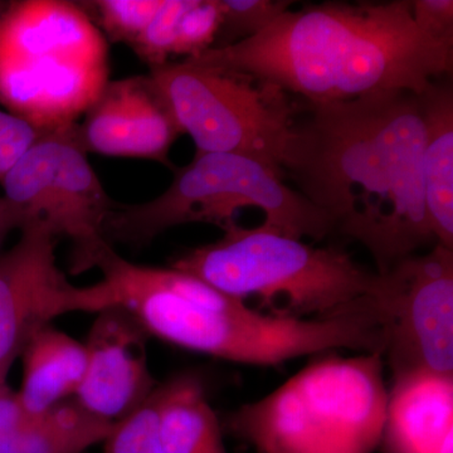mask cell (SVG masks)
I'll return each mask as SVG.
<instances>
[{
	"mask_svg": "<svg viewBox=\"0 0 453 453\" xmlns=\"http://www.w3.org/2000/svg\"><path fill=\"white\" fill-rule=\"evenodd\" d=\"M13 226H12L11 223L8 222V219H5L4 214L0 211V246H2L3 240H4L5 235L9 234V232L13 231Z\"/></svg>",
	"mask_w": 453,
	"mask_h": 453,
	"instance_id": "obj_27",
	"label": "cell"
},
{
	"mask_svg": "<svg viewBox=\"0 0 453 453\" xmlns=\"http://www.w3.org/2000/svg\"><path fill=\"white\" fill-rule=\"evenodd\" d=\"M418 95L390 91L309 105L281 170L333 231L371 253L380 275L434 241L426 214Z\"/></svg>",
	"mask_w": 453,
	"mask_h": 453,
	"instance_id": "obj_1",
	"label": "cell"
},
{
	"mask_svg": "<svg viewBox=\"0 0 453 453\" xmlns=\"http://www.w3.org/2000/svg\"><path fill=\"white\" fill-rule=\"evenodd\" d=\"M186 61L324 105L380 92L421 94L451 73L453 38L423 32L411 0L326 2L285 12L255 37Z\"/></svg>",
	"mask_w": 453,
	"mask_h": 453,
	"instance_id": "obj_2",
	"label": "cell"
},
{
	"mask_svg": "<svg viewBox=\"0 0 453 453\" xmlns=\"http://www.w3.org/2000/svg\"><path fill=\"white\" fill-rule=\"evenodd\" d=\"M189 3L190 0H163L162 7L130 47L150 70L168 64L169 57L174 56L179 27Z\"/></svg>",
	"mask_w": 453,
	"mask_h": 453,
	"instance_id": "obj_22",
	"label": "cell"
},
{
	"mask_svg": "<svg viewBox=\"0 0 453 453\" xmlns=\"http://www.w3.org/2000/svg\"><path fill=\"white\" fill-rule=\"evenodd\" d=\"M388 395L380 353L327 356L241 405L222 428L257 453H372Z\"/></svg>",
	"mask_w": 453,
	"mask_h": 453,
	"instance_id": "obj_5",
	"label": "cell"
},
{
	"mask_svg": "<svg viewBox=\"0 0 453 453\" xmlns=\"http://www.w3.org/2000/svg\"><path fill=\"white\" fill-rule=\"evenodd\" d=\"M219 3L220 27L214 42L216 49L255 37L295 4L290 0H219Z\"/></svg>",
	"mask_w": 453,
	"mask_h": 453,
	"instance_id": "obj_19",
	"label": "cell"
},
{
	"mask_svg": "<svg viewBox=\"0 0 453 453\" xmlns=\"http://www.w3.org/2000/svg\"><path fill=\"white\" fill-rule=\"evenodd\" d=\"M425 140L423 192L429 229L436 244L453 250V89L438 80L418 94Z\"/></svg>",
	"mask_w": 453,
	"mask_h": 453,
	"instance_id": "obj_15",
	"label": "cell"
},
{
	"mask_svg": "<svg viewBox=\"0 0 453 453\" xmlns=\"http://www.w3.org/2000/svg\"><path fill=\"white\" fill-rule=\"evenodd\" d=\"M109 74L105 35L81 5L22 0L0 16V104L35 129L76 125Z\"/></svg>",
	"mask_w": 453,
	"mask_h": 453,
	"instance_id": "obj_6",
	"label": "cell"
},
{
	"mask_svg": "<svg viewBox=\"0 0 453 453\" xmlns=\"http://www.w3.org/2000/svg\"><path fill=\"white\" fill-rule=\"evenodd\" d=\"M380 446L381 453H453V375L393 380Z\"/></svg>",
	"mask_w": 453,
	"mask_h": 453,
	"instance_id": "obj_14",
	"label": "cell"
},
{
	"mask_svg": "<svg viewBox=\"0 0 453 453\" xmlns=\"http://www.w3.org/2000/svg\"><path fill=\"white\" fill-rule=\"evenodd\" d=\"M57 238L44 223H27L0 256V384L29 342L58 316L105 309L97 283L77 288L59 270Z\"/></svg>",
	"mask_w": 453,
	"mask_h": 453,
	"instance_id": "obj_11",
	"label": "cell"
},
{
	"mask_svg": "<svg viewBox=\"0 0 453 453\" xmlns=\"http://www.w3.org/2000/svg\"><path fill=\"white\" fill-rule=\"evenodd\" d=\"M150 338L127 309L112 305L98 311L83 342L88 366L74 399L111 425L139 410L159 386L149 366Z\"/></svg>",
	"mask_w": 453,
	"mask_h": 453,
	"instance_id": "obj_12",
	"label": "cell"
},
{
	"mask_svg": "<svg viewBox=\"0 0 453 453\" xmlns=\"http://www.w3.org/2000/svg\"><path fill=\"white\" fill-rule=\"evenodd\" d=\"M380 276L375 300L393 380L453 375V250L436 244Z\"/></svg>",
	"mask_w": 453,
	"mask_h": 453,
	"instance_id": "obj_10",
	"label": "cell"
},
{
	"mask_svg": "<svg viewBox=\"0 0 453 453\" xmlns=\"http://www.w3.org/2000/svg\"><path fill=\"white\" fill-rule=\"evenodd\" d=\"M76 127L44 131L0 181V210L14 229L42 222L71 241L73 273L94 266L107 242V217L118 204L89 164Z\"/></svg>",
	"mask_w": 453,
	"mask_h": 453,
	"instance_id": "obj_9",
	"label": "cell"
},
{
	"mask_svg": "<svg viewBox=\"0 0 453 453\" xmlns=\"http://www.w3.org/2000/svg\"><path fill=\"white\" fill-rule=\"evenodd\" d=\"M106 308L121 306L149 335L196 353L250 365H280L339 349L380 353V316L372 303L329 319L262 314L244 301L177 268L127 261L105 243L94 259Z\"/></svg>",
	"mask_w": 453,
	"mask_h": 453,
	"instance_id": "obj_3",
	"label": "cell"
},
{
	"mask_svg": "<svg viewBox=\"0 0 453 453\" xmlns=\"http://www.w3.org/2000/svg\"><path fill=\"white\" fill-rule=\"evenodd\" d=\"M111 423L88 412L74 398L29 416L12 453H85L103 443Z\"/></svg>",
	"mask_w": 453,
	"mask_h": 453,
	"instance_id": "obj_18",
	"label": "cell"
},
{
	"mask_svg": "<svg viewBox=\"0 0 453 453\" xmlns=\"http://www.w3.org/2000/svg\"><path fill=\"white\" fill-rule=\"evenodd\" d=\"M155 396L166 453H226L222 422L198 378L178 375L159 384Z\"/></svg>",
	"mask_w": 453,
	"mask_h": 453,
	"instance_id": "obj_17",
	"label": "cell"
},
{
	"mask_svg": "<svg viewBox=\"0 0 453 453\" xmlns=\"http://www.w3.org/2000/svg\"><path fill=\"white\" fill-rule=\"evenodd\" d=\"M5 7L7 5H4V3H0V16H2L3 12H4Z\"/></svg>",
	"mask_w": 453,
	"mask_h": 453,
	"instance_id": "obj_28",
	"label": "cell"
},
{
	"mask_svg": "<svg viewBox=\"0 0 453 453\" xmlns=\"http://www.w3.org/2000/svg\"><path fill=\"white\" fill-rule=\"evenodd\" d=\"M103 453H166L159 434L157 396L115 423L104 441Z\"/></svg>",
	"mask_w": 453,
	"mask_h": 453,
	"instance_id": "obj_21",
	"label": "cell"
},
{
	"mask_svg": "<svg viewBox=\"0 0 453 453\" xmlns=\"http://www.w3.org/2000/svg\"><path fill=\"white\" fill-rule=\"evenodd\" d=\"M43 133L13 113L0 110V181Z\"/></svg>",
	"mask_w": 453,
	"mask_h": 453,
	"instance_id": "obj_24",
	"label": "cell"
},
{
	"mask_svg": "<svg viewBox=\"0 0 453 453\" xmlns=\"http://www.w3.org/2000/svg\"><path fill=\"white\" fill-rule=\"evenodd\" d=\"M173 268L228 296H256L273 315L329 319L365 308L381 276L335 247H314L264 222L234 223L216 242L190 250Z\"/></svg>",
	"mask_w": 453,
	"mask_h": 453,
	"instance_id": "obj_4",
	"label": "cell"
},
{
	"mask_svg": "<svg viewBox=\"0 0 453 453\" xmlns=\"http://www.w3.org/2000/svg\"><path fill=\"white\" fill-rule=\"evenodd\" d=\"M149 76L196 154L244 155L282 173L297 115L282 89L186 59L151 68Z\"/></svg>",
	"mask_w": 453,
	"mask_h": 453,
	"instance_id": "obj_8",
	"label": "cell"
},
{
	"mask_svg": "<svg viewBox=\"0 0 453 453\" xmlns=\"http://www.w3.org/2000/svg\"><path fill=\"white\" fill-rule=\"evenodd\" d=\"M88 4L95 9L105 38L131 47L162 7L163 0H97Z\"/></svg>",
	"mask_w": 453,
	"mask_h": 453,
	"instance_id": "obj_20",
	"label": "cell"
},
{
	"mask_svg": "<svg viewBox=\"0 0 453 453\" xmlns=\"http://www.w3.org/2000/svg\"><path fill=\"white\" fill-rule=\"evenodd\" d=\"M76 130L86 153L165 165L170 149L183 135L149 74L109 81Z\"/></svg>",
	"mask_w": 453,
	"mask_h": 453,
	"instance_id": "obj_13",
	"label": "cell"
},
{
	"mask_svg": "<svg viewBox=\"0 0 453 453\" xmlns=\"http://www.w3.org/2000/svg\"><path fill=\"white\" fill-rule=\"evenodd\" d=\"M19 359L23 375L17 395L28 416H38L73 398L88 366L85 344L52 325L29 342Z\"/></svg>",
	"mask_w": 453,
	"mask_h": 453,
	"instance_id": "obj_16",
	"label": "cell"
},
{
	"mask_svg": "<svg viewBox=\"0 0 453 453\" xmlns=\"http://www.w3.org/2000/svg\"><path fill=\"white\" fill-rule=\"evenodd\" d=\"M414 22L438 38H453L452 0H411Z\"/></svg>",
	"mask_w": 453,
	"mask_h": 453,
	"instance_id": "obj_25",
	"label": "cell"
},
{
	"mask_svg": "<svg viewBox=\"0 0 453 453\" xmlns=\"http://www.w3.org/2000/svg\"><path fill=\"white\" fill-rule=\"evenodd\" d=\"M220 27L219 0H190L179 27L174 56L192 58L214 46Z\"/></svg>",
	"mask_w": 453,
	"mask_h": 453,
	"instance_id": "obj_23",
	"label": "cell"
},
{
	"mask_svg": "<svg viewBox=\"0 0 453 453\" xmlns=\"http://www.w3.org/2000/svg\"><path fill=\"white\" fill-rule=\"evenodd\" d=\"M244 208L265 213V222L286 234L323 240L333 232L329 220L280 170L238 154H196L162 195L151 201L113 208L104 226L110 244L144 247L170 228L210 223L222 229L234 225Z\"/></svg>",
	"mask_w": 453,
	"mask_h": 453,
	"instance_id": "obj_7",
	"label": "cell"
},
{
	"mask_svg": "<svg viewBox=\"0 0 453 453\" xmlns=\"http://www.w3.org/2000/svg\"><path fill=\"white\" fill-rule=\"evenodd\" d=\"M17 392L0 384V453H12L18 436L28 419Z\"/></svg>",
	"mask_w": 453,
	"mask_h": 453,
	"instance_id": "obj_26",
	"label": "cell"
}]
</instances>
